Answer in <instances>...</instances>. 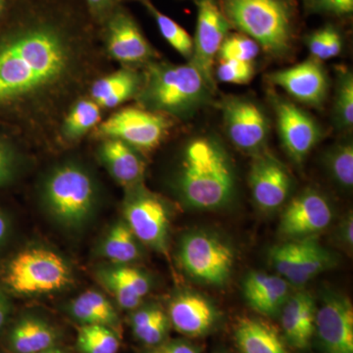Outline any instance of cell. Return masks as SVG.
Returning <instances> with one entry per match:
<instances>
[{"label":"cell","mask_w":353,"mask_h":353,"mask_svg":"<svg viewBox=\"0 0 353 353\" xmlns=\"http://www.w3.org/2000/svg\"><path fill=\"white\" fill-rule=\"evenodd\" d=\"M2 20L0 108L34 106L72 85L92 39L88 13L73 0H12Z\"/></svg>","instance_id":"cell-1"},{"label":"cell","mask_w":353,"mask_h":353,"mask_svg":"<svg viewBox=\"0 0 353 353\" xmlns=\"http://www.w3.org/2000/svg\"><path fill=\"white\" fill-rule=\"evenodd\" d=\"M173 187L185 205L197 210H218L234 201L238 188L236 168L218 137L203 134L188 141Z\"/></svg>","instance_id":"cell-2"},{"label":"cell","mask_w":353,"mask_h":353,"mask_svg":"<svg viewBox=\"0 0 353 353\" xmlns=\"http://www.w3.org/2000/svg\"><path fill=\"white\" fill-rule=\"evenodd\" d=\"M145 66L136 97L141 108L187 120L212 99L214 88L192 62L176 65L152 61Z\"/></svg>","instance_id":"cell-3"},{"label":"cell","mask_w":353,"mask_h":353,"mask_svg":"<svg viewBox=\"0 0 353 353\" xmlns=\"http://www.w3.org/2000/svg\"><path fill=\"white\" fill-rule=\"evenodd\" d=\"M39 197L44 212L55 225L77 233L94 219L99 192L94 176L85 167L66 162L46 175Z\"/></svg>","instance_id":"cell-4"},{"label":"cell","mask_w":353,"mask_h":353,"mask_svg":"<svg viewBox=\"0 0 353 353\" xmlns=\"http://www.w3.org/2000/svg\"><path fill=\"white\" fill-rule=\"evenodd\" d=\"M232 27L250 37L273 57H285L294 38L290 0H217Z\"/></svg>","instance_id":"cell-5"},{"label":"cell","mask_w":353,"mask_h":353,"mask_svg":"<svg viewBox=\"0 0 353 353\" xmlns=\"http://www.w3.org/2000/svg\"><path fill=\"white\" fill-rule=\"evenodd\" d=\"M73 282L71 267L57 252L32 248L14 255L4 266L0 285L19 296L51 294Z\"/></svg>","instance_id":"cell-6"},{"label":"cell","mask_w":353,"mask_h":353,"mask_svg":"<svg viewBox=\"0 0 353 353\" xmlns=\"http://www.w3.org/2000/svg\"><path fill=\"white\" fill-rule=\"evenodd\" d=\"M178 255L190 278L213 287L227 284L236 261V253L230 243L212 232L202 230L183 236Z\"/></svg>","instance_id":"cell-7"},{"label":"cell","mask_w":353,"mask_h":353,"mask_svg":"<svg viewBox=\"0 0 353 353\" xmlns=\"http://www.w3.org/2000/svg\"><path fill=\"white\" fill-rule=\"evenodd\" d=\"M124 201V220L139 243L155 252L168 250L170 210L161 196L143 183L129 188Z\"/></svg>","instance_id":"cell-8"},{"label":"cell","mask_w":353,"mask_h":353,"mask_svg":"<svg viewBox=\"0 0 353 353\" xmlns=\"http://www.w3.org/2000/svg\"><path fill=\"white\" fill-rule=\"evenodd\" d=\"M170 127L171 121L163 114L143 108H127L101 123L99 134L103 138L120 139L139 152H146L164 141Z\"/></svg>","instance_id":"cell-9"},{"label":"cell","mask_w":353,"mask_h":353,"mask_svg":"<svg viewBox=\"0 0 353 353\" xmlns=\"http://www.w3.org/2000/svg\"><path fill=\"white\" fill-rule=\"evenodd\" d=\"M221 110L227 137L238 150L253 157L265 150L270 122L259 103L248 97H228Z\"/></svg>","instance_id":"cell-10"},{"label":"cell","mask_w":353,"mask_h":353,"mask_svg":"<svg viewBox=\"0 0 353 353\" xmlns=\"http://www.w3.org/2000/svg\"><path fill=\"white\" fill-rule=\"evenodd\" d=\"M108 54L129 68L152 62L157 54L136 19L119 4L101 25Z\"/></svg>","instance_id":"cell-11"},{"label":"cell","mask_w":353,"mask_h":353,"mask_svg":"<svg viewBox=\"0 0 353 353\" xmlns=\"http://www.w3.org/2000/svg\"><path fill=\"white\" fill-rule=\"evenodd\" d=\"M197 20L192 62L209 85L216 90L215 61L232 26L217 0H196Z\"/></svg>","instance_id":"cell-12"},{"label":"cell","mask_w":353,"mask_h":353,"mask_svg":"<svg viewBox=\"0 0 353 353\" xmlns=\"http://www.w3.org/2000/svg\"><path fill=\"white\" fill-rule=\"evenodd\" d=\"M278 134L285 152L296 163H303L323 137L317 121L294 102L276 95L273 99Z\"/></svg>","instance_id":"cell-13"},{"label":"cell","mask_w":353,"mask_h":353,"mask_svg":"<svg viewBox=\"0 0 353 353\" xmlns=\"http://www.w3.org/2000/svg\"><path fill=\"white\" fill-rule=\"evenodd\" d=\"M315 333L325 353H353V306L347 296L323 294L316 307Z\"/></svg>","instance_id":"cell-14"},{"label":"cell","mask_w":353,"mask_h":353,"mask_svg":"<svg viewBox=\"0 0 353 353\" xmlns=\"http://www.w3.org/2000/svg\"><path fill=\"white\" fill-rule=\"evenodd\" d=\"M333 208L317 190L307 189L290 199L281 216L279 231L288 241L320 233L331 224Z\"/></svg>","instance_id":"cell-15"},{"label":"cell","mask_w":353,"mask_h":353,"mask_svg":"<svg viewBox=\"0 0 353 353\" xmlns=\"http://www.w3.org/2000/svg\"><path fill=\"white\" fill-rule=\"evenodd\" d=\"M253 199L264 211L276 210L284 205L294 188L289 169L277 157L263 150L254 155L250 173Z\"/></svg>","instance_id":"cell-16"},{"label":"cell","mask_w":353,"mask_h":353,"mask_svg":"<svg viewBox=\"0 0 353 353\" xmlns=\"http://www.w3.org/2000/svg\"><path fill=\"white\" fill-rule=\"evenodd\" d=\"M268 80L292 99L312 108H321L328 97V75L314 58L269 74Z\"/></svg>","instance_id":"cell-17"},{"label":"cell","mask_w":353,"mask_h":353,"mask_svg":"<svg viewBox=\"0 0 353 353\" xmlns=\"http://www.w3.org/2000/svg\"><path fill=\"white\" fill-rule=\"evenodd\" d=\"M168 317L176 332L196 338L205 336L215 328L219 312L206 297L196 292H183L172 299Z\"/></svg>","instance_id":"cell-18"},{"label":"cell","mask_w":353,"mask_h":353,"mask_svg":"<svg viewBox=\"0 0 353 353\" xmlns=\"http://www.w3.org/2000/svg\"><path fill=\"white\" fill-rule=\"evenodd\" d=\"M95 276L125 310L141 306L152 290V281L145 272L130 265H104L97 269Z\"/></svg>","instance_id":"cell-19"},{"label":"cell","mask_w":353,"mask_h":353,"mask_svg":"<svg viewBox=\"0 0 353 353\" xmlns=\"http://www.w3.org/2000/svg\"><path fill=\"white\" fill-rule=\"evenodd\" d=\"M99 157L114 180L129 189L143 183L145 162L141 152L120 139L103 138Z\"/></svg>","instance_id":"cell-20"},{"label":"cell","mask_w":353,"mask_h":353,"mask_svg":"<svg viewBox=\"0 0 353 353\" xmlns=\"http://www.w3.org/2000/svg\"><path fill=\"white\" fill-rule=\"evenodd\" d=\"M58 341L57 328L34 314L20 316L7 328L6 334L10 353H39L57 347Z\"/></svg>","instance_id":"cell-21"},{"label":"cell","mask_w":353,"mask_h":353,"mask_svg":"<svg viewBox=\"0 0 353 353\" xmlns=\"http://www.w3.org/2000/svg\"><path fill=\"white\" fill-rule=\"evenodd\" d=\"M316 303L307 292L290 296L281 310V323L285 340L290 347L305 350L315 334Z\"/></svg>","instance_id":"cell-22"},{"label":"cell","mask_w":353,"mask_h":353,"mask_svg":"<svg viewBox=\"0 0 353 353\" xmlns=\"http://www.w3.org/2000/svg\"><path fill=\"white\" fill-rule=\"evenodd\" d=\"M290 289L284 278L265 272H252L243 284V296L250 307L268 317L281 313L290 296Z\"/></svg>","instance_id":"cell-23"},{"label":"cell","mask_w":353,"mask_h":353,"mask_svg":"<svg viewBox=\"0 0 353 353\" xmlns=\"http://www.w3.org/2000/svg\"><path fill=\"white\" fill-rule=\"evenodd\" d=\"M143 83V75L136 70L125 67L97 79L90 87V99L101 109L118 108L136 97Z\"/></svg>","instance_id":"cell-24"},{"label":"cell","mask_w":353,"mask_h":353,"mask_svg":"<svg viewBox=\"0 0 353 353\" xmlns=\"http://www.w3.org/2000/svg\"><path fill=\"white\" fill-rule=\"evenodd\" d=\"M234 339L241 353H290L277 331L257 318H241Z\"/></svg>","instance_id":"cell-25"},{"label":"cell","mask_w":353,"mask_h":353,"mask_svg":"<svg viewBox=\"0 0 353 353\" xmlns=\"http://www.w3.org/2000/svg\"><path fill=\"white\" fill-rule=\"evenodd\" d=\"M67 313L81 325H102L120 334L121 320L108 297L97 290H87L70 301Z\"/></svg>","instance_id":"cell-26"},{"label":"cell","mask_w":353,"mask_h":353,"mask_svg":"<svg viewBox=\"0 0 353 353\" xmlns=\"http://www.w3.org/2000/svg\"><path fill=\"white\" fill-rule=\"evenodd\" d=\"M97 252L111 263L121 265H130L141 255L139 241L124 219L110 227Z\"/></svg>","instance_id":"cell-27"},{"label":"cell","mask_w":353,"mask_h":353,"mask_svg":"<svg viewBox=\"0 0 353 353\" xmlns=\"http://www.w3.org/2000/svg\"><path fill=\"white\" fill-rule=\"evenodd\" d=\"M130 324L137 340L150 347L166 341L171 327L168 314L163 309L153 304L134 309Z\"/></svg>","instance_id":"cell-28"},{"label":"cell","mask_w":353,"mask_h":353,"mask_svg":"<svg viewBox=\"0 0 353 353\" xmlns=\"http://www.w3.org/2000/svg\"><path fill=\"white\" fill-rule=\"evenodd\" d=\"M301 243L296 287L307 284L309 281L322 272L333 268L336 263V257L333 253L320 245L314 236L301 239Z\"/></svg>","instance_id":"cell-29"},{"label":"cell","mask_w":353,"mask_h":353,"mask_svg":"<svg viewBox=\"0 0 353 353\" xmlns=\"http://www.w3.org/2000/svg\"><path fill=\"white\" fill-rule=\"evenodd\" d=\"M101 108L92 99H82L74 103L62 125V134L68 141H77L99 125Z\"/></svg>","instance_id":"cell-30"},{"label":"cell","mask_w":353,"mask_h":353,"mask_svg":"<svg viewBox=\"0 0 353 353\" xmlns=\"http://www.w3.org/2000/svg\"><path fill=\"white\" fill-rule=\"evenodd\" d=\"M334 92V127L340 131H350L353 126V75L350 69L340 67L336 71Z\"/></svg>","instance_id":"cell-31"},{"label":"cell","mask_w":353,"mask_h":353,"mask_svg":"<svg viewBox=\"0 0 353 353\" xmlns=\"http://www.w3.org/2000/svg\"><path fill=\"white\" fill-rule=\"evenodd\" d=\"M120 334L102 325H82L77 336L80 353H118Z\"/></svg>","instance_id":"cell-32"},{"label":"cell","mask_w":353,"mask_h":353,"mask_svg":"<svg viewBox=\"0 0 353 353\" xmlns=\"http://www.w3.org/2000/svg\"><path fill=\"white\" fill-rule=\"evenodd\" d=\"M146 8L154 18L160 34L172 48L190 61L194 51V39L176 21L158 10L150 0H143Z\"/></svg>","instance_id":"cell-33"},{"label":"cell","mask_w":353,"mask_h":353,"mask_svg":"<svg viewBox=\"0 0 353 353\" xmlns=\"http://www.w3.org/2000/svg\"><path fill=\"white\" fill-rule=\"evenodd\" d=\"M325 165L332 179L345 190L353 187V145L350 139L330 148L324 155Z\"/></svg>","instance_id":"cell-34"},{"label":"cell","mask_w":353,"mask_h":353,"mask_svg":"<svg viewBox=\"0 0 353 353\" xmlns=\"http://www.w3.org/2000/svg\"><path fill=\"white\" fill-rule=\"evenodd\" d=\"M301 240H290L274 246L269 252V259L279 276L284 278L290 285H297Z\"/></svg>","instance_id":"cell-35"},{"label":"cell","mask_w":353,"mask_h":353,"mask_svg":"<svg viewBox=\"0 0 353 353\" xmlns=\"http://www.w3.org/2000/svg\"><path fill=\"white\" fill-rule=\"evenodd\" d=\"M306 44L311 58L318 61L336 57L343 50V38L333 26H325L309 34Z\"/></svg>","instance_id":"cell-36"},{"label":"cell","mask_w":353,"mask_h":353,"mask_svg":"<svg viewBox=\"0 0 353 353\" xmlns=\"http://www.w3.org/2000/svg\"><path fill=\"white\" fill-rule=\"evenodd\" d=\"M260 48L250 37L243 34H228L221 46L217 57L219 60L253 63L259 57Z\"/></svg>","instance_id":"cell-37"},{"label":"cell","mask_w":353,"mask_h":353,"mask_svg":"<svg viewBox=\"0 0 353 353\" xmlns=\"http://www.w3.org/2000/svg\"><path fill=\"white\" fill-rule=\"evenodd\" d=\"M23 159L17 148L0 138V188L12 183L21 172Z\"/></svg>","instance_id":"cell-38"},{"label":"cell","mask_w":353,"mask_h":353,"mask_svg":"<svg viewBox=\"0 0 353 353\" xmlns=\"http://www.w3.org/2000/svg\"><path fill=\"white\" fill-rule=\"evenodd\" d=\"M215 69L214 76L220 82L245 85L254 76V65L250 62L234 61V60H219Z\"/></svg>","instance_id":"cell-39"},{"label":"cell","mask_w":353,"mask_h":353,"mask_svg":"<svg viewBox=\"0 0 353 353\" xmlns=\"http://www.w3.org/2000/svg\"><path fill=\"white\" fill-rule=\"evenodd\" d=\"M85 4L90 19L101 26L119 6L120 0H85Z\"/></svg>","instance_id":"cell-40"},{"label":"cell","mask_w":353,"mask_h":353,"mask_svg":"<svg viewBox=\"0 0 353 353\" xmlns=\"http://www.w3.org/2000/svg\"><path fill=\"white\" fill-rule=\"evenodd\" d=\"M308 2L315 10L334 15H348L353 11V0H308Z\"/></svg>","instance_id":"cell-41"},{"label":"cell","mask_w":353,"mask_h":353,"mask_svg":"<svg viewBox=\"0 0 353 353\" xmlns=\"http://www.w3.org/2000/svg\"><path fill=\"white\" fill-rule=\"evenodd\" d=\"M145 353H199L196 347L183 340L165 341L160 345L152 347Z\"/></svg>","instance_id":"cell-42"},{"label":"cell","mask_w":353,"mask_h":353,"mask_svg":"<svg viewBox=\"0 0 353 353\" xmlns=\"http://www.w3.org/2000/svg\"><path fill=\"white\" fill-rule=\"evenodd\" d=\"M13 234V221L6 211L0 208V252L6 248Z\"/></svg>","instance_id":"cell-43"},{"label":"cell","mask_w":353,"mask_h":353,"mask_svg":"<svg viewBox=\"0 0 353 353\" xmlns=\"http://www.w3.org/2000/svg\"><path fill=\"white\" fill-rule=\"evenodd\" d=\"M338 238L341 245L347 248H352L353 245V217L352 213L347 215L339 226Z\"/></svg>","instance_id":"cell-44"},{"label":"cell","mask_w":353,"mask_h":353,"mask_svg":"<svg viewBox=\"0 0 353 353\" xmlns=\"http://www.w3.org/2000/svg\"><path fill=\"white\" fill-rule=\"evenodd\" d=\"M11 310H12V304H11L8 292L0 285V334L6 328Z\"/></svg>","instance_id":"cell-45"},{"label":"cell","mask_w":353,"mask_h":353,"mask_svg":"<svg viewBox=\"0 0 353 353\" xmlns=\"http://www.w3.org/2000/svg\"><path fill=\"white\" fill-rule=\"evenodd\" d=\"M12 0H0V18L6 14Z\"/></svg>","instance_id":"cell-46"},{"label":"cell","mask_w":353,"mask_h":353,"mask_svg":"<svg viewBox=\"0 0 353 353\" xmlns=\"http://www.w3.org/2000/svg\"><path fill=\"white\" fill-rule=\"evenodd\" d=\"M39 353H67L65 352L64 350H60V348H57V347L50 348V350H44V352H41Z\"/></svg>","instance_id":"cell-47"},{"label":"cell","mask_w":353,"mask_h":353,"mask_svg":"<svg viewBox=\"0 0 353 353\" xmlns=\"http://www.w3.org/2000/svg\"><path fill=\"white\" fill-rule=\"evenodd\" d=\"M141 1H143V0H141Z\"/></svg>","instance_id":"cell-48"},{"label":"cell","mask_w":353,"mask_h":353,"mask_svg":"<svg viewBox=\"0 0 353 353\" xmlns=\"http://www.w3.org/2000/svg\"><path fill=\"white\" fill-rule=\"evenodd\" d=\"M0 353H3V352H0Z\"/></svg>","instance_id":"cell-49"}]
</instances>
